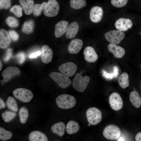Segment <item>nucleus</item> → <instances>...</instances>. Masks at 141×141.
<instances>
[{
	"label": "nucleus",
	"instance_id": "dca6fc26",
	"mask_svg": "<svg viewBox=\"0 0 141 141\" xmlns=\"http://www.w3.org/2000/svg\"><path fill=\"white\" fill-rule=\"evenodd\" d=\"M69 26L68 22L65 20L61 21L55 25V35L57 38L61 37L66 32Z\"/></svg>",
	"mask_w": 141,
	"mask_h": 141
},
{
	"label": "nucleus",
	"instance_id": "bb28decb",
	"mask_svg": "<svg viewBox=\"0 0 141 141\" xmlns=\"http://www.w3.org/2000/svg\"><path fill=\"white\" fill-rule=\"evenodd\" d=\"M19 114L20 123L22 124H25L27 122L29 116L28 109L25 107H21L19 109Z\"/></svg>",
	"mask_w": 141,
	"mask_h": 141
},
{
	"label": "nucleus",
	"instance_id": "a878e982",
	"mask_svg": "<svg viewBox=\"0 0 141 141\" xmlns=\"http://www.w3.org/2000/svg\"><path fill=\"white\" fill-rule=\"evenodd\" d=\"M129 76L126 72L122 73L119 77L118 82L120 86L122 89H125L129 85Z\"/></svg>",
	"mask_w": 141,
	"mask_h": 141
},
{
	"label": "nucleus",
	"instance_id": "cd10ccee",
	"mask_svg": "<svg viewBox=\"0 0 141 141\" xmlns=\"http://www.w3.org/2000/svg\"><path fill=\"white\" fill-rule=\"evenodd\" d=\"M16 113L15 111L7 110L2 114V117L5 122H9L13 120L17 116Z\"/></svg>",
	"mask_w": 141,
	"mask_h": 141
},
{
	"label": "nucleus",
	"instance_id": "423d86ee",
	"mask_svg": "<svg viewBox=\"0 0 141 141\" xmlns=\"http://www.w3.org/2000/svg\"><path fill=\"white\" fill-rule=\"evenodd\" d=\"M104 35L108 42L115 44H119L125 36V33L123 32L116 30L109 31L104 33Z\"/></svg>",
	"mask_w": 141,
	"mask_h": 141
},
{
	"label": "nucleus",
	"instance_id": "0eeeda50",
	"mask_svg": "<svg viewBox=\"0 0 141 141\" xmlns=\"http://www.w3.org/2000/svg\"><path fill=\"white\" fill-rule=\"evenodd\" d=\"M21 73L20 70L17 67L10 66L7 67L2 72L3 79L1 81V84L3 85L14 77L19 75Z\"/></svg>",
	"mask_w": 141,
	"mask_h": 141
},
{
	"label": "nucleus",
	"instance_id": "39448f33",
	"mask_svg": "<svg viewBox=\"0 0 141 141\" xmlns=\"http://www.w3.org/2000/svg\"><path fill=\"white\" fill-rule=\"evenodd\" d=\"M13 94L14 97L20 101L27 103L32 99L33 95L29 90L24 88H18L13 91Z\"/></svg>",
	"mask_w": 141,
	"mask_h": 141
},
{
	"label": "nucleus",
	"instance_id": "c756f323",
	"mask_svg": "<svg viewBox=\"0 0 141 141\" xmlns=\"http://www.w3.org/2000/svg\"><path fill=\"white\" fill-rule=\"evenodd\" d=\"M8 108L11 110L16 112L18 111L17 104L15 99L12 97H9L6 101Z\"/></svg>",
	"mask_w": 141,
	"mask_h": 141
},
{
	"label": "nucleus",
	"instance_id": "9b49d317",
	"mask_svg": "<svg viewBox=\"0 0 141 141\" xmlns=\"http://www.w3.org/2000/svg\"><path fill=\"white\" fill-rule=\"evenodd\" d=\"M109 102L112 109L115 111L120 110L123 106L122 98L120 95L116 92H113L110 95Z\"/></svg>",
	"mask_w": 141,
	"mask_h": 141
},
{
	"label": "nucleus",
	"instance_id": "b1692460",
	"mask_svg": "<svg viewBox=\"0 0 141 141\" xmlns=\"http://www.w3.org/2000/svg\"><path fill=\"white\" fill-rule=\"evenodd\" d=\"M130 99L135 107L138 108L141 105V98L137 91H134L131 92L130 95Z\"/></svg>",
	"mask_w": 141,
	"mask_h": 141
},
{
	"label": "nucleus",
	"instance_id": "f8f14e48",
	"mask_svg": "<svg viewBox=\"0 0 141 141\" xmlns=\"http://www.w3.org/2000/svg\"><path fill=\"white\" fill-rule=\"evenodd\" d=\"M133 25L132 21L129 19L121 18L117 20L115 24L116 28L122 32L127 31L132 28Z\"/></svg>",
	"mask_w": 141,
	"mask_h": 141
},
{
	"label": "nucleus",
	"instance_id": "4be33fe9",
	"mask_svg": "<svg viewBox=\"0 0 141 141\" xmlns=\"http://www.w3.org/2000/svg\"><path fill=\"white\" fill-rule=\"evenodd\" d=\"M65 129V125L62 122L55 123L51 127V130L52 132L60 137L64 135Z\"/></svg>",
	"mask_w": 141,
	"mask_h": 141
},
{
	"label": "nucleus",
	"instance_id": "412c9836",
	"mask_svg": "<svg viewBox=\"0 0 141 141\" xmlns=\"http://www.w3.org/2000/svg\"><path fill=\"white\" fill-rule=\"evenodd\" d=\"M19 2L26 14L29 15L32 13L34 5L33 0H19Z\"/></svg>",
	"mask_w": 141,
	"mask_h": 141
},
{
	"label": "nucleus",
	"instance_id": "58836bf2",
	"mask_svg": "<svg viewBox=\"0 0 141 141\" xmlns=\"http://www.w3.org/2000/svg\"><path fill=\"white\" fill-rule=\"evenodd\" d=\"M9 34L10 38L14 41H17L19 38L18 34L14 30H10L9 31Z\"/></svg>",
	"mask_w": 141,
	"mask_h": 141
},
{
	"label": "nucleus",
	"instance_id": "aec40b11",
	"mask_svg": "<svg viewBox=\"0 0 141 141\" xmlns=\"http://www.w3.org/2000/svg\"><path fill=\"white\" fill-rule=\"evenodd\" d=\"M79 28V25L77 22H74L70 24L66 32V37L68 39L74 38L77 34Z\"/></svg>",
	"mask_w": 141,
	"mask_h": 141
},
{
	"label": "nucleus",
	"instance_id": "6ab92c4d",
	"mask_svg": "<svg viewBox=\"0 0 141 141\" xmlns=\"http://www.w3.org/2000/svg\"><path fill=\"white\" fill-rule=\"evenodd\" d=\"M10 43V38L8 32L4 29L1 30L0 31L1 48H6L9 46Z\"/></svg>",
	"mask_w": 141,
	"mask_h": 141
},
{
	"label": "nucleus",
	"instance_id": "c03bdc74",
	"mask_svg": "<svg viewBox=\"0 0 141 141\" xmlns=\"http://www.w3.org/2000/svg\"><path fill=\"white\" fill-rule=\"evenodd\" d=\"M2 66H3L2 63L1 61V60H0V71H1V70L2 69Z\"/></svg>",
	"mask_w": 141,
	"mask_h": 141
},
{
	"label": "nucleus",
	"instance_id": "7ed1b4c3",
	"mask_svg": "<svg viewBox=\"0 0 141 141\" xmlns=\"http://www.w3.org/2000/svg\"><path fill=\"white\" fill-rule=\"evenodd\" d=\"M49 76L60 87L65 89L70 86L72 83L71 80L68 77L62 73L52 72Z\"/></svg>",
	"mask_w": 141,
	"mask_h": 141
},
{
	"label": "nucleus",
	"instance_id": "a18cd8bd",
	"mask_svg": "<svg viewBox=\"0 0 141 141\" xmlns=\"http://www.w3.org/2000/svg\"><path fill=\"white\" fill-rule=\"evenodd\" d=\"M89 126H90V125L89 124Z\"/></svg>",
	"mask_w": 141,
	"mask_h": 141
},
{
	"label": "nucleus",
	"instance_id": "ddd939ff",
	"mask_svg": "<svg viewBox=\"0 0 141 141\" xmlns=\"http://www.w3.org/2000/svg\"><path fill=\"white\" fill-rule=\"evenodd\" d=\"M103 15L102 8L98 6L92 7L90 11V17L92 22L95 23L99 22L102 20Z\"/></svg>",
	"mask_w": 141,
	"mask_h": 141
},
{
	"label": "nucleus",
	"instance_id": "393cba45",
	"mask_svg": "<svg viewBox=\"0 0 141 141\" xmlns=\"http://www.w3.org/2000/svg\"><path fill=\"white\" fill-rule=\"evenodd\" d=\"M79 125L77 122L70 120L67 125L66 131L68 134H71L77 132L79 131Z\"/></svg>",
	"mask_w": 141,
	"mask_h": 141
},
{
	"label": "nucleus",
	"instance_id": "a19ab883",
	"mask_svg": "<svg viewBox=\"0 0 141 141\" xmlns=\"http://www.w3.org/2000/svg\"><path fill=\"white\" fill-rule=\"evenodd\" d=\"M41 54L40 51H38L32 53L29 56V57L31 58H36L37 56L40 55Z\"/></svg>",
	"mask_w": 141,
	"mask_h": 141
},
{
	"label": "nucleus",
	"instance_id": "f3484780",
	"mask_svg": "<svg viewBox=\"0 0 141 141\" xmlns=\"http://www.w3.org/2000/svg\"><path fill=\"white\" fill-rule=\"evenodd\" d=\"M41 55V59L43 63L48 64L51 61L53 57V51L48 45H44L42 46Z\"/></svg>",
	"mask_w": 141,
	"mask_h": 141
},
{
	"label": "nucleus",
	"instance_id": "49530a36",
	"mask_svg": "<svg viewBox=\"0 0 141 141\" xmlns=\"http://www.w3.org/2000/svg\"><path fill=\"white\" fill-rule=\"evenodd\" d=\"M140 88H141V87H140Z\"/></svg>",
	"mask_w": 141,
	"mask_h": 141
},
{
	"label": "nucleus",
	"instance_id": "37998d69",
	"mask_svg": "<svg viewBox=\"0 0 141 141\" xmlns=\"http://www.w3.org/2000/svg\"><path fill=\"white\" fill-rule=\"evenodd\" d=\"M136 141H141V132L138 133L135 136Z\"/></svg>",
	"mask_w": 141,
	"mask_h": 141
},
{
	"label": "nucleus",
	"instance_id": "79ce46f5",
	"mask_svg": "<svg viewBox=\"0 0 141 141\" xmlns=\"http://www.w3.org/2000/svg\"><path fill=\"white\" fill-rule=\"evenodd\" d=\"M5 104L3 100L0 98V109H4L5 107Z\"/></svg>",
	"mask_w": 141,
	"mask_h": 141
},
{
	"label": "nucleus",
	"instance_id": "6e6552de",
	"mask_svg": "<svg viewBox=\"0 0 141 141\" xmlns=\"http://www.w3.org/2000/svg\"><path fill=\"white\" fill-rule=\"evenodd\" d=\"M60 10V6L56 0H49L46 3L44 10V15L48 17L56 16Z\"/></svg>",
	"mask_w": 141,
	"mask_h": 141
},
{
	"label": "nucleus",
	"instance_id": "f257e3e1",
	"mask_svg": "<svg viewBox=\"0 0 141 141\" xmlns=\"http://www.w3.org/2000/svg\"><path fill=\"white\" fill-rule=\"evenodd\" d=\"M58 107L63 109H68L75 106L76 100L75 97L70 95L63 94L58 96L56 100Z\"/></svg>",
	"mask_w": 141,
	"mask_h": 141
},
{
	"label": "nucleus",
	"instance_id": "7c9ffc66",
	"mask_svg": "<svg viewBox=\"0 0 141 141\" xmlns=\"http://www.w3.org/2000/svg\"><path fill=\"white\" fill-rule=\"evenodd\" d=\"M70 4L72 8L78 9L85 7L86 3L85 0H70Z\"/></svg>",
	"mask_w": 141,
	"mask_h": 141
},
{
	"label": "nucleus",
	"instance_id": "ea45409f",
	"mask_svg": "<svg viewBox=\"0 0 141 141\" xmlns=\"http://www.w3.org/2000/svg\"><path fill=\"white\" fill-rule=\"evenodd\" d=\"M12 49H9L7 50L6 54L5 56L4 60L6 62L8 61L12 55Z\"/></svg>",
	"mask_w": 141,
	"mask_h": 141
},
{
	"label": "nucleus",
	"instance_id": "5701e85b",
	"mask_svg": "<svg viewBox=\"0 0 141 141\" xmlns=\"http://www.w3.org/2000/svg\"><path fill=\"white\" fill-rule=\"evenodd\" d=\"M28 139L30 141H48L46 136L43 133L38 131H35L30 134Z\"/></svg>",
	"mask_w": 141,
	"mask_h": 141
},
{
	"label": "nucleus",
	"instance_id": "2f4dec72",
	"mask_svg": "<svg viewBox=\"0 0 141 141\" xmlns=\"http://www.w3.org/2000/svg\"><path fill=\"white\" fill-rule=\"evenodd\" d=\"M46 3V2H44L41 4L34 5L32 12L35 16H38L41 14L43 10H44Z\"/></svg>",
	"mask_w": 141,
	"mask_h": 141
},
{
	"label": "nucleus",
	"instance_id": "4c0bfd02",
	"mask_svg": "<svg viewBox=\"0 0 141 141\" xmlns=\"http://www.w3.org/2000/svg\"><path fill=\"white\" fill-rule=\"evenodd\" d=\"M18 61L20 63H23L26 59V56L25 54L23 52L18 53L16 56Z\"/></svg>",
	"mask_w": 141,
	"mask_h": 141
},
{
	"label": "nucleus",
	"instance_id": "473e14b6",
	"mask_svg": "<svg viewBox=\"0 0 141 141\" xmlns=\"http://www.w3.org/2000/svg\"><path fill=\"white\" fill-rule=\"evenodd\" d=\"M13 136L12 133L3 128L0 127V139L2 141H6L10 139Z\"/></svg>",
	"mask_w": 141,
	"mask_h": 141
},
{
	"label": "nucleus",
	"instance_id": "c85d7f7f",
	"mask_svg": "<svg viewBox=\"0 0 141 141\" xmlns=\"http://www.w3.org/2000/svg\"><path fill=\"white\" fill-rule=\"evenodd\" d=\"M34 27V22L32 20L25 22L24 24L22 29V32L28 34L32 33Z\"/></svg>",
	"mask_w": 141,
	"mask_h": 141
},
{
	"label": "nucleus",
	"instance_id": "e433bc0d",
	"mask_svg": "<svg viewBox=\"0 0 141 141\" xmlns=\"http://www.w3.org/2000/svg\"><path fill=\"white\" fill-rule=\"evenodd\" d=\"M11 0H0V8L7 9L11 7Z\"/></svg>",
	"mask_w": 141,
	"mask_h": 141
},
{
	"label": "nucleus",
	"instance_id": "f03ea898",
	"mask_svg": "<svg viewBox=\"0 0 141 141\" xmlns=\"http://www.w3.org/2000/svg\"><path fill=\"white\" fill-rule=\"evenodd\" d=\"M90 80L89 77L86 76L83 77L80 73H78L73 79L72 86L77 91L83 92L87 87Z\"/></svg>",
	"mask_w": 141,
	"mask_h": 141
},
{
	"label": "nucleus",
	"instance_id": "20e7f679",
	"mask_svg": "<svg viewBox=\"0 0 141 141\" xmlns=\"http://www.w3.org/2000/svg\"><path fill=\"white\" fill-rule=\"evenodd\" d=\"M86 115L88 122L92 125H95L98 124L102 118L101 111L96 107L89 108L86 111Z\"/></svg>",
	"mask_w": 141,
	"mask_h": 141
},
{
	"label": "nucleus",
	"instance_id": "f704fd0d",
	"mask_svg": "<svg viewBox=\"0 0 141 141\" xmlns=\"http://www.w3.org/2000/svg\"><path fill=\"white\" fill-rule=\"evenodd\" d=\"M6 22L7 24L11 27H17L19 24L18 20L13 17H8L6 19Z\"/></svg>",
	"mask_w": 141,
	"mask_h": 141
},
{
	"label": "nucleus",
	"instance_id": "a211bd4d",
	"mask_svg": "<svg viewBox=\"0 0 141 141\" xmlns=\"http://www.w3.org/2000/svg\"><path fill=\"white\" fill-rule=\"evenodd\" d=\"M108 49L109 51L113 54L114 57L117 58H122L125 53L124 48L115 44L111 43L109 44Z\"/></svg>",
	"mask_w": 141,
	"mask_h": 141
},
{
	"label": "nucleus",
	"instance_id": "2eb2a0df",
	"mask_svg": "<svg viewBox=\"0 0 141 141\" xmlns=\"http://www.w3.org/2000/svg\"><path fill=\"white\" fill-rule=\"evenodd\" d=\"M83 53L85 59L89 62H94L98 59V55L95 49L91 46L86 47Z\"/></svg>",
	"mask_w": 141,
	"mask_h": 141
},
{
	"label": "nucleus",
	"instance_id": "c9c22d12",
	"mask_svg": "<svg viewBox=\"0 0 141 141\" xmlns=\"http://www.w3.org/2000/svg\"><path fill=\"white\" fill-rule=\"evenodd\" d=\"M128 0H111L112 4L114 7L118 8H121L127 4Z\"/></svg>",
	"mask_w": 141,
	"mask_h": 141
},
{
	"label": "nucleus",
	"instance_id": "9d476101",
	"mask_svg": "<svg viewBox=\"0 0 141 141\" xmlns=\"http://www.w3.org/2000/svg\"><path fill=\"white\" fill-rule=\"evenodd\" d=\"M58 70L67 76L71 77L75 73L77 70V66L73 62H68L60 65L58 67Z\"/></svg>",
	"mask_w": 141,
	"mask_h": 141
},
{
	"label": "nucleus",
	"instance_id": "4468645a",
	"mask_svg": "<svg viewBox=\"0 0 141 141\" xmlns=\"http://www.w3.org/2000/svg\"><path fill=\"white\" fill-rule=\"evenodd\" d=\"M83 44V41L78 38L72 40L68 48V52L72 54H77L81 49Z\"/></svg>",
	"mask_w": 141,
	"mask_h": 141
},
{
	"label": "nucleus",
	"instance_id": "1a4fd4ad",
	"mask_svg": "<svg viewBox=\"0 0 141 141\" xmlns=\"http://www.w3.org/2000/svg\"><path fill=\"white\" fill-rule=\"evenodd\" d=\"M103 134L104 137L108 139L116 140L120 136L121 131L117 126L110 125L104 128Z\"/></svg>",
	"mask_w": 141,
	"mask_h": 141
},
{
	"label": "nucleus",
	"instance_id": "72a5a7b5",
	"mask_svg": "<svg viewBox=\"0 0 141 141\" xmlns=\"http://www.w3.org/2000/svg\"><path fill=\"white\" fill-rule=\"evenodd\" d=\"M10 11L18 17H21L22 15V9L21 7L18 5H15L12 7Z\"/></svg>",
	"mask_w": 141,
	"mask_h": 141
}]
</instances>
